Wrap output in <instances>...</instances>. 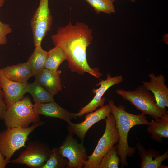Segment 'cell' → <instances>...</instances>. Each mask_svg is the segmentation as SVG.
Listing matches in <instances>:
<instances>
[{
    "label": "cell",
    "instance_id": "cell-1",
    "mask_svg": "<svg viewBox=\"0 0 168 168\" xmlns=\"http://www.w3.org/2000/svg\"><path fill=\"white\" fill-rule=\"evenodd\" d=\"M92 29L86 24L70 22L59 27L51 37L55 46L60 47L65 54L68 67L71 71L83 75L87 72L99 79L102 75L99 69L91 68L86 58V50L93 38Z\"/></svg>",
    "mask_w": 168,
    "mask_h": 168
},
{
    "label": "cell",
    "instance_id": "cell-2",
    "mask_svg": "<svg viewBox=\"0 0 168 168\" xmlns=\"http://www.w3.org/2000/svg\"><path fill=\"white\" fill-rule=\"evenodd\" d=\"M115 121L116 127L119 135L117 151L120 157L121 168L128 166L127 157H132L135 152V147H130L128 141V134L131 128L137 125L144 124L147 125L149 122L147 117L141 114H134L126 111L122 105L116 106L112 100H108Z\"/></svg>",
    "mask_w": 168,
    "mask_h": 168
},
{
    "label": "cell",
    "instance_id": "cell-3",
    "mask_svg": "<svg viewBox=\"0 0 168 168\" xmlns=\"http://www.w3.org/2000/svg\"><path fill=\"white\" fill-rule=\"evenodd\" d=\"M116 94L125 100L129 102L143 115H148L154 119L163 117L168 113L166 110L160 109L157 105L155 98L151 92L143 85L133 91L123 88L116 89Z\"/></svg>",
    "mask_w": 168,
    "mask_h": 168
},
{
    "label": "cell",
    "instance_id": "cell-4",
    "mask_svg": "<svg viewBox=\"0 0 168 168\" xmlns=\"http://www.w3.org/2000/svg\"><path fill=\"white\" fill-rule=\"evenodd\" d=\"M3 120L7 128H26L31 123H39L40 118L34 111L30 97L26 96L7 106Z\"/></svg>",
    "mask_w": 168,
    "mask_h": 168
},
{
    "label": "cell",
    "instance_id": "cell-5",
    "mask_svg": "<svg viewBox=\"0 0 168 168\" xmlns=\"http://www.w3.org/2000/svg\"><path fill=\"white\" fill-rule=\"evenodd\" d=\"M105 120L104 133L92 153L87 156L84 168H97L104 155L118 142L119 133L113 114L110 113Z\"/></svg>",
    "mask_w": 168,
    "mask_h": 168
},
{
    "label": "cell",
    "instance_id": "cell-6",
    "mask_svg": "<svg viewBox=\"0 0 168 168\" xmlns=\"http://www.w3.org/2000/svg\"><path fill=\"white\" fill-rule=\"evenodd\" d=\"M41 123L26 128L11 127L0 132V151L6 160L9 162L15 152L25 146L29 134Z\"/></svg>",
    "mask_w": 168,
    "mask_h": 168
},
{
    "label": "cell",
    "instance_id": "cell-7",
    "mask_svg": "<svg viewBox=\"0 0 168 168\" xmlns=\"http://www.w3.org/2000/svg\"><path fill=\"white\" fill-rule=\"evenodd\" d=\"M49 0H40L39 6L30 21L34 47L41 46L42 41L51 29L53 18Z\"/></svg>",
    "mask_w": 168,
    "mask_h": 168
},
{
    "label": "cell",
    "instance_id": "cell-8",
    "mask_svg": "<svg viewBox=\"0 0 168 168\" xmlns=\"http://www.w3.org/2000/svg\"><path fill=\"white\" fill-rule=\"evenodd\" d=\"M58 150L63 157L68 160L66 168H83L87 160L86 150L83 143H78L70 133L66 135Z\"/></svg>",
    "mask_w": 168,
    "mask_h": 168
},
{
    "label": "cell",
    "instance_id": "cell-9",
    "mask_svg": "<svg viewBox=\"0 0 168 168\" xmlns=\"http://www.w3.org/2000/svg\"><path fill=\"white\" fill-rule=\"evenodd\" d=\"M111 109L108 104L104 105L96 111L88 113L85 120L79 123H74L71 121L67 123V129L68 133L75 135L84 143V139L88 130L95 123L105 119L111 113Z\"/></svg>",
    "mask_w": 168,
    "mask_h": 168
},
{
    "label": "cell",
    "instance_id": "cell-10",
    "mask_svg": "<svg viewBox=\"0 0 168 168\" xmlns=\"http://www.w3.org/2000/svg\"><path fill=\"white\" fill-rule=\"evenodd\" d=\"M123 81V77L121 75L112 77L110 74L108 73L105 80H100L98 83L96 84V86H100V87L98 89H93L92 92L95 95L92 100L81 108L79 112L75 113L77 117H82L85 114L92 112L99 107L104 106L106 99L102 96L105 92L112 86L119 84Z\"/></svg>",
    "mask_w": 168,
    "mask_h": 168
},
{
    "label": "cell",
    "instance_id": "cell-11",
    "mask_svg": "<svg viewBox=\"0 0 168 168\" xmlns=\"http://www.w3.org/2000/svg\"><path fill=\"white\" fill-rule=\"evenodd\" d=\"M51 149L46 145L31 143L17 159L10 161L15 164H26L31 168H40L48 159Z\"/></svg>",
    "mask_w": 168,
    "mask_h": 168
},
{
    "label": "cell",
    "instance_id": "cell-12",
    "mask_svg": "<svg viewBox=\"0 0 168 168\" xmlns=\"http://www.w3.org/2000/svg\"><path fill=\"white\" fill-rule=\"evenodd\" d=\"M149 81H142V85L154 95L157 105L166 110L168 107V88L165 84L164 76L160 74L156 76L153 73L148 74Z\"/></svg>",
    "mask_w": 168,
    "mask_h": 168
},
{
    "label": "cell",
    "instance_id": "cell-13",
    "mask_svg": "<svg viewBox=\"0 0 168 168\" xmlns=\"http://www.w3.org/2000/svg\"><path fill=\"white\" fill-rule=\"evenodd\" d=\"M27 83L11 80L0 69V85L3 91L7 106L21 100L27 92Z\"/></svg>",
    "mask_w": 168,
    "mask_h": 168
},
{
    "label": "cell",
    "instance_id": "cell-14",
    "mask_svg": "<svg viewBox=\"0 0 168 168\" xmlns=\"http://www.w3.org/2000/svg\"><path fill=\"white\" fill-rule=\"evenodd\" d=\"M33 108L35 112L38 115L59 118L67 123L71 121L72 119H76L77 117L75 113L70 112L54 101L35 103L33 105Z\"/></svg>",
    "mask_w": 168,
    "mask_h": 168
},
{
    "label": "cell",
    "instance_id": "cell-15",
    "mask_svg": "<svg viewBox=\"0 0 168 168\" xmlns=\"http://www.w3.org/2000/svg\"><path fill=\"white\" fill-rule=\"evenodd\" d=\"M141 159L140 166L141 168H166L162 164L168 158V150L161 155L158 150L151 148L147 150L139 142L136 145Z\"/></svg>",
    "mask_w": 168,
    "mask_h": 168
},
{
    "label": "cell",
    "instance_id": "cell-16",
    "mask_svg": "<svg viewBox=\"0 0 168 168\" xmlns=\"http://www.w3.org/2000/svg\"><path fill=\"white\" fill-rule=\"evenodd\" d=\"M61 71L44 68L35 76V81L53 95H57L62 89L60 75Z\"/></svg>",
    "mask_w": 168,
    "mask_h": 168
},
{
    "label": "cell",
    "instance_id": "cell-17",
    "mask_svg": "<svg viewBox=\"0 0 168 168\" xmlns=\"http://www.w3.org/2000/svg\"><path fill=\"white\" fill-rule=\"evenodd\" d=\"M4 75L10 80L20 82L27 83L33 76L28 62L7 66L2 69Z\"/></svg>",
    "mask_w": 168,
    "mask_h": 168
},
{
    "label": "cell",
    "instance_id": "cell-18",
    "mask_svg": "<svg viewBox=\"0 0 168 168\" xmlns=\"http://www.w3.org/2000/svg\"><path fill=\"white\" fill-rule=\"evenodd\" d=\"M147 125V132L151 138L159 142H162L163 138H168V113L163 117L154 119Z\"/></svg>",
    "mask_w": 168,
    "mask_h": 168
},
{
    "label": "cell",
    "instance_id": "cell-19",
    "mask_svg": "<svg viewBox=\"0 0 168 168\" xmlns=\"http://www.w3.org/2000/svg\"><path fill=\"white\" fill-rule=\"evenodd\" d=\"M26 91L31 95L35 103L54 101V95L35 80L32 83H27Z\"/></svg>",
    "mask_w": 168,
    "mask_h": 168
},
{
    "label": "cell",
    "instance_id": "cell-20",
    "mask_svg": "<svg viewBox=\"0 0 168 168\" xmlns=\"http://www.w3.org/2000/svg\"><path fill=\"white\" fill-rule=\"evenodd\" d=\"M47 55V52L44 50L41 46L35 47L27 61L34 76L45 68Z\"/></svg>",
    "mask_w": 168,
    "mask_h": 168
},
{
    "label": "cell",
    "instance_id": "cell-21",
    "mask_svg": "<svg viewBox=\"0 0 168 168\" xmlns=\"http://www.w3.org/2000/svg\"><path fill=\"white\" fill-rule=\"evenodd\" d=\"M66 60L65 52L59 47L55 46L47 52L45 68L56 71L60 64Z\"/></svg>",
    "mask_w": 168,
    "mask_h": 168
},
{
    "label": "cell",
    "instance_id": "cell-22",
    "mask_svg": "<svg viewBox=\"0 0 168 168\" xmlns=\"http://www.w3.org/2000/svg\"><path fill=\"white\" fill-rule=\"evenodd\" d=\"M68 161L67 158L62 156L58 148H54L51 149L48 159L41 168H65Z\"/></svg>",
    "mask_w": 168,
    "mask_h": 168
},
{
    "label": "cell",
    "instance_id": "cell-23",
    "mask_svg": "<svg viewBox=\"0 0 168 168\" xmlns=\"http://www.w3.org/2000/svg\"><path fill=\"white\" fill-rule=\"evenodd\" d=\"M120 162L116 146H113L103 157L97 168H118Z\"/></svg>",
    "mask_w": 168,
    "mask_h": 168
},
{
    "label": "cell",
    "instance_id": "cell-24",
    "mask_svg": "<svg viewBox=\"0 0 168 168\" xmlns=\"http://www.w3.org/2000/svg\"><path fill=\"white\" fill-rule=\"evenodd\" d=\"M93 8L96 13L101 12L110 14L115 12V10L112 0H84Z\"/></svg>",
    "mask_w": 168,
    "mask_h": 168
},
{
    "label": "cell",
    "instance_id": "cell-25",
    "mask_svg": "<svg viewBox=\"0 0 168 168\" xmlns=\"http://www.w3.org/2000/svg\"><path fill=\"white\" fill-rule=\"evenodd\" d=\"M12 29L9 25L0 20V45L5 44L7 42L6 36L11 33Z\"/></svg>",
    "mask_w": 168,
    "mask_h": 168
},
{
    "label": "cell",
    "instance_id": "cell-26",
    "mask_svg": "<svg viewBox=\"0 0 168 168\" xmlns=\"http://www.w3.org/2000/svg\"><path fill=\"white\" fill-rule=\"evenodd\" d=\"M7 107L4 94L0 85V119H3Z\"/></svg>",
    "mask_w": 168,
    "mask_h": 168
},
{
    "label": "cell",
    "instance_id": "cell-27",
    "mask_svg": "<svg viewBox=\"0 0 168 168\" xmlns=\"http://www.w3.org/2000/svg\"><path fill=\"white\" fill-rule=\"evenodd\" d=\"M9 162L7 161L0 151V168H4Z\"/></svg>",
    "mask_w": 168,
    "mask_h": 168
},
{
    "label": "cell",
    "instance_id": "cell-28",
    "mask_svg": "<svg viewBox=\"0 0 168 168\" xmlns=\"http://www.w3.org/2000/svg\"><path fill=\"white\" fill-rule=\"evenodd\" d=\"M5 0H0V7H2L4 4Z\"/></svg>",
    "mask_w": 168,
    "mask_h": 168
},
{
    "label": "cell",
    "instance_id": "cell-29",
    "mask_svg": "<svg viewBox=\"0 0 168 168\" xmlns=\"http://www.w3.org/2000/svg\"><path fill=\"white\" fill-rule=\"evenodd\" d=\"M113 2L115 1V0H112ZM130 0L132 2H135V1L134 0Z\"/></svg>",
    "mask_w": 168,
    "mask_h": 168
}]
</instances>
